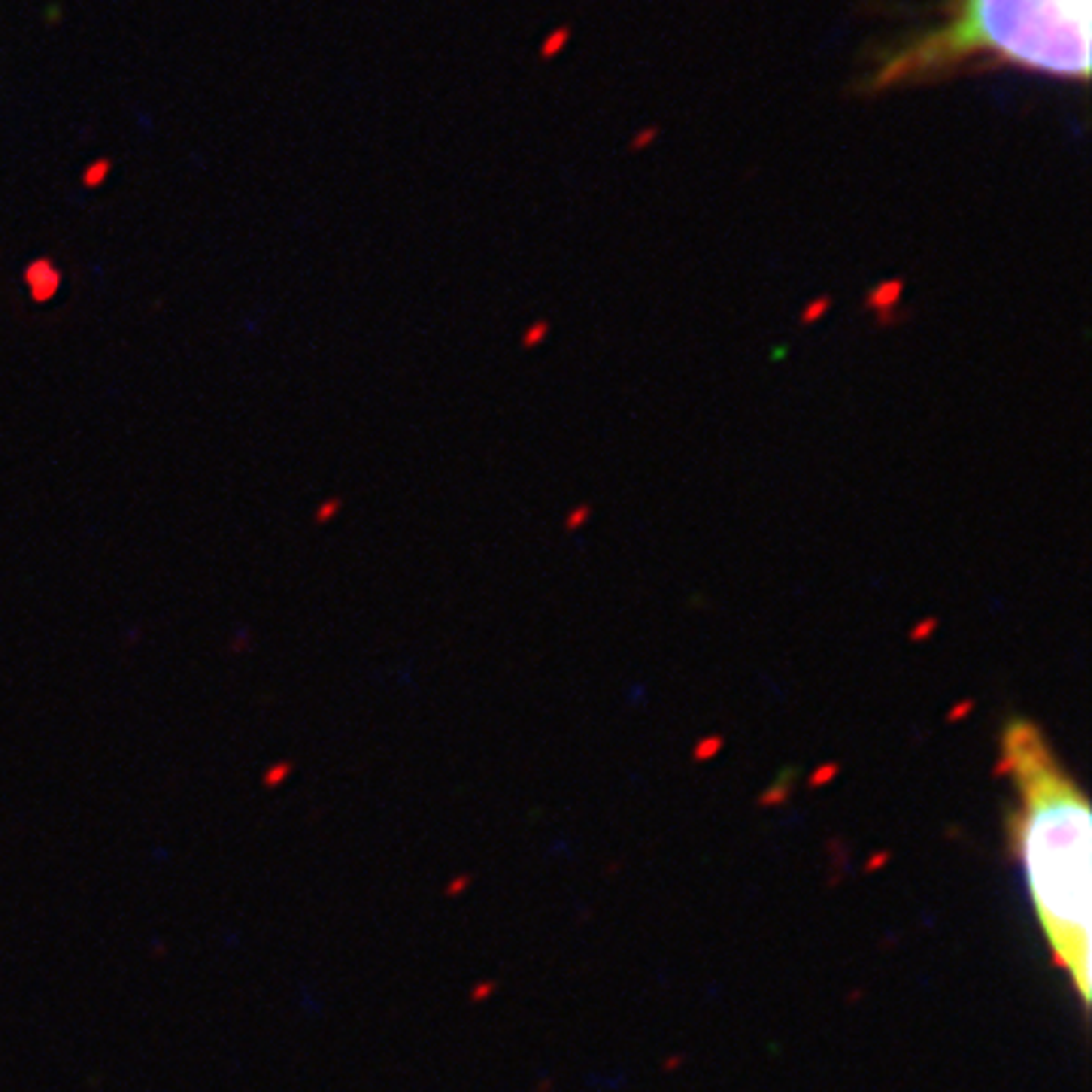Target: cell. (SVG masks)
I'll return each instance as SVG.
<instances>
[{
    "mask_svg": "<svg viewBox=\"0 0 1092 1092\" xmlns=\"http://www.w3.org/2000/svg\"><path fill=\"white\" fill-rule=\"evenodd\" d=\"M337 513H340V498H328V501H322V504H319V510H316V516H312V519H316L319 525H325V522H331Z\"/></svg>",
    "mask_w": 1092,
    "mask_h": 1092,
    "instance_id": "obj_4",
    "label": "cell"
},
{
    "mask_svg": "<svg viewBox=\"0 0 1092 1092\" xmlns=\"http://www.w3.org/2000/svg\"><path fill=\"white\" fill-rule=\"evenodd\" d=\"M61 283H64V274L52 258H34L24 267V286H28V295L34 304H46V300L55 298Z\"/></svg>",
    "mask_w": 1092,
    "mask_h": 1092,
    "instance_id": "obj_3",
    "label": "cell"
},
{
    "mask_svg": "<svg viewBox=\"0 0 1092 1092\" xmlns=\"http://www.w3.org/2000/svg\"><path fill=\"white\" fill-rule=\"evenodd\" d=\"M1017 810L1013 843L1029 899L1053 962L1090 1005L1092 947V817L1077 780L1059 765L1047 734L1029 720H1010L998 737Z\"/></svg>",
    "mask_w": 1092,
    "mask_h": 1092,
    "instance_id": "obj_2",
    "label": "cell"
},
{
    "mask_svg": "<svg viewBox=\"0 0 1092 1092\" xmlns=\"http://www.w3.org/2000/svg\"><path fill=\"white\" fill-rule=\"evenodd\" d=\"M1092 0H944L868 52L859 91L886 95L968 73L1022 70L1090 83Z\"/></svg>",
    "mask_w": 1092,
    "mask_h": 1092,
    "instance_id": "obj_1",
    "label": "cell"
}]
</instances>
